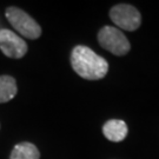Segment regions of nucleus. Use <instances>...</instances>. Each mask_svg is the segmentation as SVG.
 <instances>
[{
    "mask_svg": "<svg viewBox=\"0 0 159 159\" xmlns=\"http://www.w3.org/2000/svg\"><path fill=\"white\" fill-rule=\"evenodd\" d=\"M98 43L104 50L114 56H125L131 50V44L126 35L113 26H104L98 32Z\"/></svg>",
    "mask_w": 159,
    "mask_h": 159,
    "instance_id": "f03ea898",
    "label": "nucleus"
},
{
    "mask_svg": "<svg viewBox=\"0 0 159 159\" xmlns=\"http://www.w3.org/2000/svg\"><path fill=\"white\" fill-rule=\"evenodd\" d=\"M102 133L110 142H123L127 137L129 127L121 119H110L102 125Z\"/></svg>",
    "mask_w": 159,
    "mask_h": 159,
    "instance_id": "423d86ee",
    "label": "nucleus"
},
{
    "mask_svg": "<svg viewBox=\"0 0 159 159\" xmlns=\"http://www.w3.org/2000/svg\"><path fill=\"white\" fill-rule=\"evenodd\" d=\"M5 16L13 29L25 38L38 39L41 35V27L39 24L23 10L11 6L6 8Z\"/></svg>",
    "mask_w": 159,
    "mask_h": 159,
    "instance_id": "7ed1b4c3",
    "label": "nucleus"
},
{
    "mask_svg": "<svg viewBox=\"0 0 159 159\" xmlns=\"http://www.w3.org/2000/svg\"><path fill=\"white\" fill-rule=\"evenodd\" d=\"M70 60L74 72L86 80H100L108 72L107 61L87 46H75Z\"/></svg>",
    "mask_w": 159,
    "mask_h": 159,
    "instance_id": "f257e3e1",
    "label": "nucleus"
},
{
    "mask_svg": "<svg viewBox=\"0 0 159 159\" xmlns=\"http://www.w3.org/2000/svg\"><path fill=\"white\" fill-rule=\"evenodd\" d=\"M110 18L118 27L124 31H136L142 25V14L134 6L118 4L110 10Z\"/></svg>",
    "mask_w": 159,
    "mask_h": 159,
    "instance_id": "20e7f679",
    "label": "nucleus"
},
{
    "mask_svg": "<svg viewBox=\"0 0 159 159\" xmlns=\"http://www.w3.org/2000/svg\"><path fill=\"white\" fill-rule=\"evenodd\" d=\"M18 92L16 79L11 75H0V104L12 100Z\"/></svg>",
    "mask_w": 159,
    "mask_h": 159,
    "instance_id": "6e6552de",
    "label": "nucleus"
},
{
    "mask_svg": "<svg viewBox=\"0 0 159 159\" xmlns=\"http://www.w3.org/2000/svg\"><path fill=\"white\" fill-rule=\"evenodd\" d=\"M40 152L37 146L29 142L17 144L11 152L10 159H39Z\"/></svg>",
    "mask_w": 159,
    "mask_h": 159,
    "instance_id": "0eeeda50",
    "label": "nucleus"
},
{
    "mask_svg": "<svg viewBox=\"0 0 159 159\" xmlns=\"http://www.w3.org/2000/svg\"><path fill=\"white\" fill-rule=\"evenodd\" d=\"M0 50L6 57L20 59L27 53V44L10 30H0Z\"/></svg>",
    "mask_w": 159,
    "mask_h": 159,
    "instance_id": "39448f33",
    "label": "nucleus"
}]
</instances>
